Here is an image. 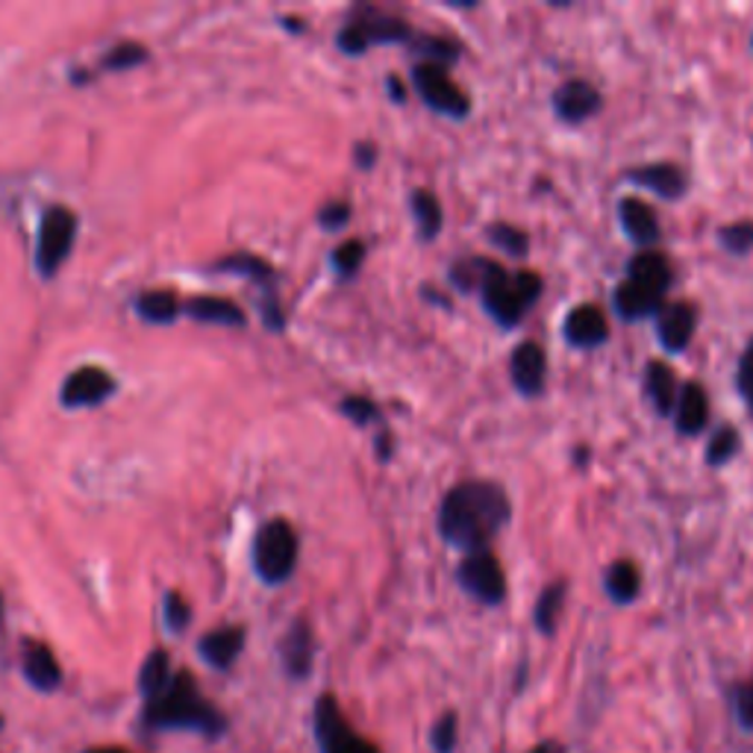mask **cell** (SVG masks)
Here are the masks:
<instances>
[{
	"label": "cell",
	"instance_id": "obj_37",
	"mask_svg": "<svg viewBox=\"0 0 753 753\" xmlns=\"http://www.w3.org/2000/svg\"><path fill=\"white\" fill-rule=\"evenodd\" d=\"M733 718L745 733H753V683H736L730 692Z\"/></svg>",
	"mask_w": 753,
	"mask_h": 753
},
{
	"label": "cell",
	"instance_id": "obj_1",
	"mask_svg": "<svg viewBox=\"0 0 753 753\" xmlns=\"http://www.w3.org/2000/svg\"><path fill=\"white\" fill-rule=\"evenodd\" d=\"M509 495L491 480H462L444 495L439 507L442 539L462 554L489 550L491 539L509 525Z\"/></svg>",
	"mask_w": 753,
	"mask_h": 753
},
{
	"label": "cell",
	"instance_id": "obj_32",
	"mask_svg": "<svg viewBox=\"0 0 753 753\" xmlns=\"http://www.w3.org/2000/svg\"><path fill=\"white\" fill-rule=\"evenodd\" d=\"M459 747V715L444 713L442 718H436L430 727V751L433 753H457Z\"/></svg>",
	"mask_w": 753,
	"mask_h": 753
},
{
	"label": "cell",
	"instance_id": "obj_24",
	"mask_svg": "<svg viewBox=\"0 0 753 753\" xmlns=\"http://www.w3.org/2000/svg\"><path fill=\"white\" fill-rule=\"evenodd\" d=\"M613 303H615V310H618V315H622V319L642 321V319H647V315H656V312L663 310L665 297H659V295H654V292H647V289L636 286V283H630V280H624L622 286L615 289Z\"/></svg>",
	"mask_w": 753,
	"mask_h": 753
},
{
	"label": "cell",
	"instance_id": "obj_25",
	"mask_svg": "<svg viewBox=\"0 0 753 753\" xmlns=\"http://www.w3.org/2000/svg\"><path fill=\"white\" fill-rule=\"evenodd\" d=\"M604 589L613 604H633L642 591V574L630 559H618L606 568Z\"/></svg>",
	"mask_w": 753,
	"mask_h": 753
},
{
	"label": "cell",
	"instance_id": "obj_36",
	"mask_svg": "<svg viewBox=\"0 0 753 753\" xmlns=\"http://www.w3.org/2000/svg\"><path fill=\"white\" fill-rule=\"evenodd\" d=\"M489 238L500 247V251H507V256H525L527 247H530L527 233H521V229L512 227V224H491Z\"/></svg>",
	"mask_w": 753,
	"mask_h": 753
},
{
	"label": "cell",
	"instance_id": "obj_21",
	"mask_svg": "<svg viewBox=\"0 0 753 753\" xmlns=\"http://www.w3.org/2000/svg\"><path fill=\"white\" fill-rule=\"evenodd\" d=\"M618 213H622L627 236L645 251H651V245H656V238H659V218H656L654 206H647L639 197H624L618 204Z\"/></svg>",
	"mask_w": 753,
	"mask_h": 753
},
{
	"label": "cell",
	"instance_id": "obj_17",
	"mask_svg": "<svg viewBox=\"0 0 753 753\" xmlns=\"http://www.w3.org/2000/svg\"><path fill=\"white\" fill-rule=\"evenodd\" d=\"M710 421V398L701 383H686L674 403V427L679 436H697Z\"/></svg>",
	"mask_w": 753,
	"mask_h": 753
},
{
	"label": "cell",
	"instance_id": "obj_44",
	"mask_svg": "<svg viewBox=\"0 0 753 753\" xmlns=\"http://www.w3.org/2000/svg\"><path fill=\"white\" fill-rule=\"evenodd\" d=\"M374 159H376L374 145H371V141H360V145H356V165H360V168H371Z\"/></svg>",
	"mask_w": 753,
	"mask_h": 753
},
{
	"label": "cell",
	"instance_id": "obj_46",
	"mask_svg": "<svg viewBox=\"0 0 753 753\" xmlns=\"http://www.w3.org/2000/svg\"><path fill=\"white\" fill-rule=\"evenodd\" d=\"M376 457H380V459L392 457V436H389V433L376 436Z\"/></svg>",
	"mask_w": 753,
	"mask_h": 753
},
{
	"label": "cell",
	"instance_id": "obj_8",
	"mask_svg": "<svg viewBox=\"0 0 753 753\" xmlns=\"http://www.w3.org/2000/svg\"><path fill=\"white\" fill-rule=\"evenodd\" d=\"M459 586L483 606H500L507 600V574L491 550L466 554L457 568Z\"/></svg>",
	"mask_w": 753,
	"mask_h": 753
},
{
	"label": "cell",
	"instance_id": "obj_42",
	"mask_svg": "<svg viewBox=\"0 0 753 753\" xmlns=\"http://www.w3.org/2000/svg\"><path fill=\"white\" fill-rule=\"evenodd\" d=\"M348 222H351V206L344 201H330L319 209V224L324 229H342Z\"/></svg>",
	"mask_w": 753,
	"mask_h": 753
},
{
	"label": "cell",
	"instance_id": "obj_22",
	"mask_svg": "<svg viewBox=\"0 0 753 753\" xmlns=\"http://www.w3.org/2000/svg\"><path fill=\"white\" fill-rule=\"evenodd\" d=\"M645 394L654 403V410L659 415H672L674 403H677V374L672 365L654 360L645 365Z\"/></svg>",
	"mask_w": 753,
	"mask_h": 753
},
{
	"label": "cell",
	"instance_id": "obj_48",
	"mask_svg": "<svg viewBox=\"0 0 753 753\" xmlns=\"http://www.w3.org/2000/svg\"><path fill=\"white\" fill-rule=\"evenodd\" d=\"M86 753H124V751H118V747H95V751H86Z\"/></svg>",
	"mask_w": 753,
	"mask_h": 753
},
{
	"label": "cell",
	"instance_id": "obj_18",
	"mask_svg": "<svg viewBox=\"0 0 753 753\" xmlns=\"http://www.w3.org/2000/svg\"><path fill=\"white\" fill-rule=\"evenodd\" d=\"M672 265H668V260L663 254H656V251H642L627 265V280L659 297H665V292L672 286Z\"/></svg>",
	"mask_w": 753,
	"mask_h": 753
},
{
	"label": "cell",
	"instance_id": "obj_28",
	"mask_svg": "<svg viewBox=\"0 0 753 753\" xmlns=\"http://www.w3.org/2000/svg\"><path fill=\"white\" fill-rule=\"evenodd\" d=\"M565 606V583H550L545 586V591L536 600V609H532V624L541 636H554L559 627V618H563Z\"/></svg>",
	"mask_w": 753,
	"mask_h": 753
},
{
	"label": "cell",
	"instance_id": "obj_14",
	"mask_svg": "<svg viewBox=\"0 0 753 753\" xmlns=\"http://www.w3.org/2000/svg\"><path fill=\"white\" fill-rule=\"evenodd\" d=\"M554 109L563 121L580 124L600 109V91L589 80H568L554 91Z\"/></svg>",
	"mask_w": 753,
	"mask_h": 753
},
{
	"label": "cell",
	"instance_id": "obj_3",
	"mask_svg": "<svg viewBox=\"0 0 753 753\" xmlns=\"http://www.w3.org/2000/svg\"><path fill=\"white\" fill-rule=\"evenodd\" d=\"M145 724L156 730H192L206 739H218L227 730V718L213 704H206L188 672H174L172 686L148 701Z\"/></svg>",
	"mask_w": 753,
	"mask_h": 753
},
{
	"label": "cell",
	"instance_id": "obj_47",
	"mask_svg": "<svg viewBox=\"0 0 753 753\" xmlns=\"http://www.w3.org/2000/svg\"><path fill=\"white\" fill-rule=\"evenodd\" d=\"M389 89H392V98L398 100V104H403V98H407V89H403V82L398 80V77H389V82H385Z\"/></svg>",
	"mask_w": 753,
	"mask_h": 753
},
{
	"label": "cell",
	"instance_id": "obj_39",
	"mask_svg": "<svg viewBox=\"0 0 753 753\" xmlns=\"http://www.w3.org/2000/svg\"><path fill=\"white\" fill-rule=\"evenodd\" d=\"M339 410L351 418L353 424H360V427L380 421V407H376L371 398H362V394H348V398L339 403Z\"/></svg>",
	"mask_w": 753,
	"mask_h": 753
},
{
	"label": "cell",
	"instance_id": "obj_45",
	"mask_svg": "<svg viewBox=\"0 0 753 753\" xmlns=\"http://www.w3.org/2000/svg\"><path fill=\"white\" fill-rule=\"evenodd\" d=\"M527 753H568V751H565V745H559L557 739H545V742H539V745L530 747Z\"/></svg>",
	"mask_w": 753,
	"mask_h": 753
},
{
	"label": "cell",
	"instance_id": "obj_4",
	"mask_svg": "<svg viewBox=\"0 0 753 753\" xmlns=\"http://www.w3.org/2000/svg\"><path fill=\"white\" fill-rule=\"evenodd\" d=\"M297 565V532L289 521L274 518L260 527L254 541V568L268 586H280L295 574Z\"/></svg>",
	"mask_w": 753,
	"mask_h": 753
},
{
	"label": "cell",
	"instance_id": "obj_10",
	"mask_svg": "<svg viewBox=\"0 0 753 753\" xmlns=\"http://www.w3.org/2000/svg\"><path fill=\"white\" fill-rule=\"evenodd\" d=\"M118 385L109 376V371L95 369V365H86V369H77L66 376L62 383V392H59V401L66 403L68 410H82V407H98L115 392Z\"/></svg>",
	"mask_w": 753,
	"mask_h": 753
},
{
	"label": "cell",
	"instance_id": "obj_40",
	"mask_svg": "<svg viewBox=\"0 0 753 753\" xmlns=\"http://www.w3.org/2000/svg\"><path fill=\"white\" fill-rule=\"evenodd\" d=\"M165 609V624H168V630L172 633H183L186 630V624L192 622V613H188V604L177 595V591H168L163 600Z\"/></svg>",
	"mask_w": 753,
	"mask_h": 753
},
{
	"label": "cell",
	"instance_id": "obj_9",
	"mask_svg": "<svg viewBox=\"0 0 753 753\" xmlns=\"http://www.w3.org/2000/svg\"><path fill=\"white\" fill-rule=\"evenodd\" d=\"M77 215L66 206H53L45 213L39 227V245H36V263L41 274H57L66 263L68 251L75 247Z\"/></svg>",
	"mask_w": 753,
	"mask_h": 753
},
{
	"label": "cell",
	"instance_id": "obj_20",
	"mask_svg": "<svg viewBox=\"0 0 753 753\" xmlns=\"http://www.w3.org/2000/svg\"><path fill=\"white\" fill-rule=\"evenodd\" d=\"M242 647H245V630L242 627H222V630L206 633L197 651H201L206 665H213L218 672H227L229 665L238 659V654H242Z\"/></svg>",
	"mask_w": 753,
	"mask_h": 753
},
{
	"label": "cell",
	"instance_id": "obj_38",
	"mask_svg": "<svg viewBox=\"0 0 753 753\" xmlns=\"http://www.w3.org/2000/svg\"><path fill=\"white\" fill-rule=\"evenodd\" d=\"M362 260H365V245H362L360 238H348V242H342V245L333 251V265H336V271L342 274V277L356 274Z\"/></svg>",
	"mask_w": 753,
	"mask_h": 753
},
{
	"label": "cell",
	"instance_id": "obj_27",
	"mask_svg": "<svg viewBox=\"0 0 753 753\" xmlns=\"http://www.w3.org/2000/svg\"><path fill=\"white\" fill-rule=\"evenodd\" d=\"M174 672H172V656L165 654V651H154V654L141 663L139 672V692L145 695V701H154L165 692V688L172 686Z\"/></svg>",
	"mask_w": 753,
	"mask_h": 753
},
{
	"label": "cell",
	"instance_id": "obj_19",
	"mask_svg": "<svg viewBox=\"0 0 753 753\" xmlns=\"http://www.w3.org/2000/svg\"><path fill=\"white\" fill-rule=\"evenodd\" d=\"M627 177H630L636 186L651 188V192H656L659 197H668V201L686 195V186H688L686 174L679 172L674 163L639 165V168H633Z\"/></svg>",
	"mask_w": 753,
	"mask_h": 753
},
{
	"label": "cell",
	"instance_id": "obj_31",
	"mask_svg": "<svg viewBox=\"0 0 753 753\" xmlns=\"http://www.w3.org/2000/svg\"><path fill=\"white\" fill-rule=\"evenodd\" d=\"M412 48L427 53V62H436V66H451L453 59H459V45L451 39H442V36H412Z\"/></svg>",
	"mask_w": 753,
	"mask_h": 753
},
{
	"label": "cell",
	"instance_id": "obj_12",
	"mask_svg": "<svg viewBox=\"0 0 753 753\" xmlns=\"http://www.w3.org/2000/svg\"><path fill=\"white\" fill-rule=\"evenodd\" d=\"M509 374H512V385L525 398H536L545 389L548 380V356L541 351V344L521 342L509 356Z\"/></svg>",
	"mask_w": 753,
	"mask_h": 753
},
{
	"label": "cell",
	"instance_id": "obj_30",
	"mask_svg": "<svg viewBox=\"0 0 753 753\" xmlns=\"http://www.w3.org/2000/svg\"><path fill=\"white\" fill-rule=\"evenodd\" d=\"M739 448H742V439H739L736 427H718V433L710 439V448H706V466H727L739 453Z\"/></svg>",
	"mask_w": 753,
	"mask_h": 753
},
{
	"label": "cell",
	"instance_id": "obj_11",
	"mask_svg": "<svg viewBox=\"0 0 753 753\" xmlns=\"http://www.w3.org/2000/svg\"><path fill=\"white\" fill-rule=\"evenodd\" d=\"M697 312L692 303H663V310L656 312V336L668 353H683L695 336Z\"/></svg>",
	"mask_w": 753,
	"mask_h": 753
},
{
	"label": "cell",
	"instance_id": "obj_33",
	"mask_svg": "<svg viewBox=\"0 0 753 753\" xmlns=\"http://www.w3.org/2000/svg\"><path fill=\"white\" fill-rule=\"evenodd\" d=\"M218 268H222V271H236V274H245V277L260 280V283H268V280L274 277V268H271V265L265 263L263 256H251V254L227 256V260H222V263H218Z\"/></svg>",
	"mask_w": 753,
	"mask_h": 753
},
{
	"label": "cell",
	"instance_id": "obj_6",
	"mask_svg": "<svg viewBox=\"0 0 753 753\" xmlns=\"http://www.w3.org/2000/svg\"><path fill=\"white\" fill-rule=\"evenodd\" d=\"M412 30L407 21L392 16H383V12H374V9H365L356 21L344 25L336 36V45L342 53L348 57H360L371 45L376 41H412Z\"/></svg>",
	"mask_w": 753,
	"mask_h": 753
},
{
	"label": "cell",
	"instance_id": "obj_2",
	"mask_svg": "<svg viewBox=\"0 0 753 753\" xmlns=\"http://www.w3.org/2000/svg\"><path fill=\"white\" fill-rule=\"evenodd\" d=\"M451 283L462 292L480 289L483 310L500 327H516L541 295L536 271H507L495 260H462L451 268Z\"/></svg>",
	"mask_w": 753,
	"mask_h": 753
},
{
	"label": "cell",
	"instance_id": "obj_13",
	"mask_svg": "<svg viewBox=\"0 0 753 753\" xmlns=\"http://www.w3.org/2000/svg\"><path fill=\"white\" fill-rule=\"evenodd\" d=\"M565 339L574 348H583V351H591V348H598V344L606 342L609 336V324H606V315L600 312V306L595 303H580V306H574L568 315H565V327H563Z\"/></svg>",
	"mask_w": 753,
	"mask_h": 753
},
{
	"label": "cell",
	"instance_id": "obj_23",
	"mask_svg": "<svg viewBox=\"0 0 753 753\" xmlns=\"http://www.w3.org/2000/svg\"><path fill=\"white\" fill-rule=\"evenodd\" d=\"M183 310H186L192 319L204 321V324H222V327H245L247 321L245 312L238 310L233 301H227V297L213 295L192 297Z\"/></svg>",
	"mask_w": 753,
	"mask_h": 753
},
{
	"label": "cell",
	"instance_id": "obj_15",
	"mask_svg": "<svg viewBox=\"0 0 753 753\" xmlns=\"http://www.w3.org/2000/svg\"><path fill=\"white\" fill-rule=\"evenodd\" d=\"M21 668H25L27 683L39 688V692H53L62 683V668H59L57 656L41 642H25V647H21Z\"/></svg>",
	"mask_w": 753,
	"mask_h": 753
},
{
	"label": "cell",
	"instance_id": "obj_34",
	"mask_svg": "<svg viewBox=\"0 0 753 753\" xmlns=\"http://www.w3.org/2000/svg\"><path fill=\"white\" fill-rule=\"evenodd\" d=\"M145 59H148L145 45H139V41H121V45H115L107 57H104V68L107 71H127V68L139 66Z\"/></svg>",
	"mask_w": 753,
	"mask_h": 753
},
{
	"label": "cell",
	"instance_id": "obj_35",
	"mask_svg": "<svg viewBox=\"0 0 753 753\" xmlns=\"http://www.w3.org/2000/svg\"><path fill=\"white\" fill-rule=\"evenodd\" d=\"M721 247L733 256H745L753 247V222H736L718 229Z\"/></svg>",
	"mask_w": 753,
	"mask_h": 753
},
{
	"label": "cell",
	"instance_id": "obj_16",
	"mask_svg": "<svg viewBox=\"0 0 753 753\" xmlns=\"http://www.w3.org/2000/svg\"><path fill=\"white\" fill-rule=\"evenodd\" d=\"M280 656H283V668L292 679L310 677L312 659H315V639H312L310 624L295 622L289 627L286 639L280 645Z\"/></svg>",
	"mask_w": 753,
	"mask_h": 753
},
{
	"label": "cell",
	"instance_id": "obj_26",
	"mask_svg": "<svg viewBox=\"0 0 753 753\" xmlns=\"http://www.w3.org/2000/svg\"><path fill=\"white\" fill-rule=\"evenodd\" d=\"M410 206H412V215H415V224H418L421 238H424V242H433V238L442 233V222H444L439 197H436L433 192H427V188H415L410 197Z\"/></svg>",
	"mask_w": 753,
	"mask_h": 753
},
{
	"label": "cell",
	"instance_id": "obj_41",
	"mask_svg": "<svg viewBox=\"0 0 753 753\" xmlns=\"http://www.w3.org/2000/svg\"><path fill=\"white\" fill-rule=\"evenodd\" d=\"M736 380H739V392H742V398H745V403H747V412L753 415V339L747 342L742 360H739Z\"/></svg>",
	"mask_w": 753,
	"mask_h": 753
},
{
	"label": "cell",
	"instance_id": "obj_43",
	"mask_svg": "<svg viewBox=\"0 0 753 753\" xmlns=\"http://www.w3.org/2000/svg\"><path fill=\"white\" fill-rule=\"evenodd\" d=\"M263 319H265V324H268L271 330H283V324H286V319H283V312H280L277 297H265Z\"/></svg>",
	"mask_w": 753,
	"mask_h": 753
},
{
	"label": "cell",
	"instance_id": "obj_7",
	"mask_svg": "<svg viewBox=\"0 0 753 753\" xmlns=\"http://www.w3.org/2000/svg\"><path fill=\"white\" fill-rule=\"evenodd\" d=\"M412 86H415L418 98L424 100L427 107L436 113L448 115V118H466L471 113V100L457 82L451 80L448 68L436 66V62H418L412 68Z\"/></svg>",
	"mask_w": 753,
	"mask_h": 753
},
{
	"label": "cell",
	"instance_id": "obj_5",
	"mask_svg": "<svg viewBox=\"0 0 753 753\" xmlns=\"http://www.w3.org/2000/svg\"><path fill=\"white\" fill-rule=\"evenodd\" d=\"M312 724H315V739H319L321 753H380L374 742L360 736L348 724L342 706L333 695H321L312 710Z\"/></svg>",
	"mask_w": 753,
	"mask_h": 753
},
{
	"label": "cell",
	"instance_id": "obj_29",
	"mask_svg": "<svg viewBox=\"0 0 753 753\" xmlns=\"http://www.w3.org/2000/svg\"><path fill=\"white\" fill-rule=\"evenodd\" d=\"M136 310H139V315L145 321H150V324H172L177 315H180V301H177V295L174 292H165V289H154V292H145V295H139V301H136Z\"/></svg>",
	"mask_w": 753,
	"mask_h": 753
}]
</instances>
